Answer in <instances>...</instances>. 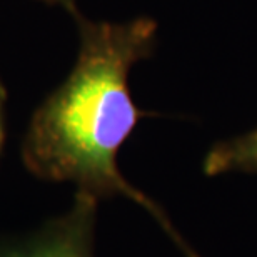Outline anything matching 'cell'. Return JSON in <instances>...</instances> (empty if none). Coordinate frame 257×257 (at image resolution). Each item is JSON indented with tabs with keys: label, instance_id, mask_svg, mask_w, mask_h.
<instances>
[{
	"label": "cell",
	"instance_id": "cell-1",
	"mask_svg": "<svg viewBox=\"0 0 257 257\" xmlns=\"http://www.w3.org/2000/svg\"><path fill=\"white\" fill-rule=\"evenodd\" d=\"M80 47L70 75L39 107L24 142V161L39 177L70 181L92 197L124 195L162 225L186 257H200L156 202L128 184L117 154L144 115L128 92V70L156 44L157 24L90 22L77 12Z\"/></svg>",
	"mask_w": 257,
	"mask_h": 257
},
{
	"label": "cell",
	"instance_id": "cell-2",
	"mask_svg": "<svg viewBox=\"0 0 257 257\" xmlns=\"http://www.w3.org/2000/svg\"><path fill=\"white\" fill-rule=\"evenodd\" d=\"M97 199L77 194L72 210L24 240L0 239V257H92Z\"/></svg>",
	"mask_w": 257,
	"mask_h": 257
},
{
	"label": "cell",
	"instance_id": "cell-3",
	"mask_svg": "<svg viewBox=\"0 0 257 257\" xmlns=\"http://www.w3.org/2000/svg\"><path fill=\"white\" fill-rule=\"evenodd\" d=\"M205 176L227 172H257V128L244 136L219 142L204 159Z\"/></svg>",
	"mask_w": 257,
	"mask_h": 257
},
{
	"label": "cell",
	"instance_id": "cell-4",
	"mask_svg": "<svg viewBox=\"0 0 257 257\" xmlns=\"http://www.w3.org/2000/svg\"><path fill=\"white\" fill-rule=\"evenodd\" d=\"M44 2L62 5V7H64V9H67V10H69V12H70L72 15L79 12V10H77V7H75V4H74V0H44Z\"/></svg>",
	"mask_w": 257,
	"mask_h": 257
},
{
	"label": "cell",
	"instance_id": "cell-5",
	"mask_svg": "<svg viewBox=\"0 0 257 257\" xmlns=\"http://www.w3.org/2000/svg\"><path fill=\"white\" fill-rule=\"evenodd\" d=\"M4 141V90L0 85V147H2Z\"/></svg>",
	"mask_w": 257,
	"mask_h": 257
}]
</instances>
